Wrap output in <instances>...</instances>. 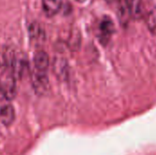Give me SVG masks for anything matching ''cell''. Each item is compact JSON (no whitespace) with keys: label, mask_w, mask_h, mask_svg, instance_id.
Masks as SVG:
<instances>
[{"label":"cell","mask_w":156,"mask_h":155,"mask_svg":"<svg viewBox=\"0 0 156 155\" xmlns=\"http://www.w3.org/2000/svg\"><path fill=\"white\" fill-rule=\"evenodd\" d=\"M16 77L11 70H1L0 74V92L9 100H13L16 95Z\"/></svg>","instance_id":"obj_1"},{"label":"cell","mask_w":156,"mask_h":155,"mask_svg":"<svg viewBox=\"0 0 156 155\" xmlns=\"http://www.w3.org/2000/svg\"><path fill=\"white\" fill-rule=\"evenodd\" d=\"M14 120V108L11 105L10 100L0 92V122L5 125H10Z\"/></svg>","instance_id":"obj_2"},{"label":"cell","mask_w":156,"mask_h":155,"mask_svg":"<svg viewBox=\"0 0 156 155\" xmlns=\"http://www.w3.org/2000/svg\"><path fill=\"white\" fill-rule=\"evenodd\" d=\"M32 85L35 91L38 94H43L48 89V78L47 72L35 69L32 74Z\"/></svg>","instance_id":"obj_3"},{"label":"cell","mask_w":156,"mask_h":155,"mask_svg":"<svg viewBox=\"0 0 156 155\" xmlns=\"http://www.w3.org/2000/svg\"><path fill=\"white\" fill-rule=\"evenodd\" d=\"M114 32V25L109 16H104L99 25V37L103 44H106Z\"/></svg>","instance_id":"obj_4"},{"label":"cell","mask_w":156,"mask_h":155,"mask_svg":"<svg viewBox=\"0 0 156 155\" xmlns=\"http://www.w3.org/2000/svg\"><path fill=\"white\" fill-rule=\"evenodd\" d=\"M62 7V0H42V9L45 15L52 17L57 15Z\"/></svg>","instance_id":"obj_5"},{"label":"cell","mask_w":156,"mask_h":155,"mask_svg":"<svg viewBox=\"0 0 156 155\" xmlns=\"http://www.w3.org/2000/svg\"><path fill=\"white\" fill-rule=\"evenodd\" d=\"M33 61H34L35 69L47 72L48 66H49V58H48V55L45 51L43 50L37 51L34 56Z\"/></svg>","instance_id":"obj_6"},{"label":"cell","mask_w":156,"mask_h":155,"mask_svg":"<svg viewBox=\"0 0 156 155\" xmlns=\"http://www.w3.org/2000/svg\"><path fill=\"white\" fill-rule=\"evenodd\" d=\"M126 6L129 10L130 15L135 18L139 19L144 15L143 0H124Z\"/></svg>","instance_id":"obj_7"},{"label":"cell","mask_w":156,"mask_h":155,"mask_svg":"<svg viewBox=\"0 0 156 155\" xmlns=\"http://www.w3.org/2000/svg\"><path fill=\"white\" fill-rule=\"evenodd\" d=\"M145 22L149 31L153 34L156 35V9L152 8L145 13Z\"/></svg>","instance_id":"obj_8"},{"label":"cell","mask_w":156,"mask_h":155,"mask_svg":"<svg viewBox=\"0 0 156 155\" xmlns=\"http://www.w3.org/2000/svg\"><path fill=\"white\" fill-rule=\"evenodd\" d=\"M29 34H30L31 38L36 39V41H38L44 37V32L37 24H33L30 26Z\"/></svg>","instance_id":"obj_9"},{"label":"cell","mask_w":156,"mask_h":155,"mask_svg":"<svg viewBox=\"0 0 156 155\" xmlns=\"http://www.w3.org/2000/svg\"><path fill=\"white\" fill-rule=\"evenodd\" d=\"M78 3H84L85 1H87V0H76Z\"/></svg>","instance_id":"obj_10"},{"label":"cell","mask_w":156,"mask_h":155,"mask_svg":"<svg viewBox=\"0 0 156 155\" xmlns=\"http://www.w3.org/2000/svg\"><path fill=\"white\" fill-rule=\"evenodd\" d=\"M105 1H107L108 3H112V2H113L114 0H105Z\"/></svg>","instance_id":"obj_11"}]
</instances>
